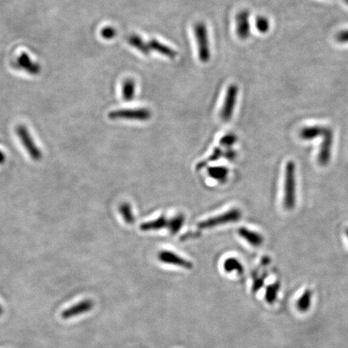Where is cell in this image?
Segmentation results:
<instances>
[{
  "mask_svg": "<svg viewBox=\"0 0 348 348\" xmlns=\"http://www.w3.org/2000/svg\"><path fill=\"white\" fill-rule=\"evenodd\" d=\"M295 164L292 161L285 167L284 206L286 210H293L296 201Z\"/></svg>",
  "mask_w": 348,
  "mask_h": 348,
  "instance_id": "6da1fadb",
  "label": "cell"
},
{
  "mask_svg": "<svg viewBox=\"0 0 348 348\" xmlns=\"http://www.w3.org/2000/svg\"><path fill=\"white\" fill-rule=\"evenodd\" d=\"M15 132L21 141L23 147L30 156V158L36 162H39L42 159V152L40 151V149L34 142L33 139L27 130V128L21 124L17 125L15 128Z\"/></svg>",
  "mask_w": 348,
  "mask_h": 348,
  "instance_id": "7a4b0ae2",
  "label": "cell"
},
{
  "mask_svg": "<svg viewBox=\"0 0 348 348\" xmlns=\"http://www.w3.org/2000/svg\"><path fill=\"white\" fill-rule=\"evenodd\" d=\"M194 32H195L200 61L202 62H207L210 58V52L207 28L205 23L201 22L196 23L194 26Z\"/></svg>",
  "mask_w": 348,
  "mask_h": 348,
  "instance_id": "3957f363",
  "label": "cell"
},
{
  "mask_svg": "<svg viewBox=\"0 0 348 348\" xmlns=\"http://www.w3.org/2000/svg\"><path fill=\"white\" fill-rule=\"evenodd\" d=\"M151 111L147 108L118 110L109 114L111 120H130L139 121H146L151 118Z\"/></svg>",
  "mask_w": 348,
  "mask_h": 348,
  "instance_id": "277c9868",
  "label": "cell"
},
{
  "mask_svg": "<svg viewBox=\"0 0 348 348\" xmlns=\"http://www.w3.org/2000/svg\"><path fill=\"white\" fill-rule=\"evenodd\" d=\"M240 218H241L240 210H237V209H233V210H229L227 213H224L221 215L209 218L207 220L200 222L198 224V227L201 229L212 228V227H217L218 225L237 222Z\"/></svg>",
  "mask_w": 348,
  "mask_h": 348,
  "instance_id": "5b68a950",
  "label": "cell"
},
{
  "mask_svg": "<svg viewBox=\"0 0 348 348\" xmlns=\"http://www.w3.org/2000/svg\"><path fill=\"white\" fill-rule=\"evenodd\" d=\"M238 87L235 85H231L227 89V95L225 98L224 104L221 111V119L222 121L227 122L232 117L235 109L236 99H237Z\"/></svg>",
  "mask_w": 348,
  "mask_h": 348,
  "instance_id": "8992f818",
  "label": "cell"
},
{
  "mask_svg": "<svg viewBox=\"0 0 348 348\" xmlns=\"http://www.w3.org/2000/svg\"><path fill=\"white\" fill-rule=\"evenodd\" d=\"M323 142L319 153V162L322 166L329 163L332 157V145H333V132L331 128H326L324 134L322 136Z\"/></svg>",
  "mask_w": 348,
  "mask_h": 348,
  "instance_id": "52a82bcc",
  "label": "cell"
},
{
  "mask_svg": "<svg viewBox=\"0 0 348 348\" xmlns=\"http://www.w3.org/2000/svg\"><path fill=\"white\" fill-rule=\"evenodd\" d=\"M93 307H94V302L90 299H85L62 311L61 316L63 319H72L74 317L89 312L92 310Z\"/></svg>",
  "mask_w": 348,
  "mask_h": 348,
  "instance_id": "ba28073f",
  "label": "cell"
},
{
  "mask_svg": "<svg viewBox=\"0 0 348 348\" xmlns=\"http://www.w3.org/2000/svg\"><path fill=\"white\" fill-rule=\"evenodd\" d=\"M236 34L241 40L250 36L249 11L242 10L236 15Z\"/></svg>",
  "mask_w": 348,
  "mask_h": 348,
  "instance_id": "9c48e42d",
  "label": "cell"
},
{
  "mask_svg": "<svg viewBox=\"0 0 348 348\" xmlns=\"http://www.w3.org/2000/svg\"><path fill=\"white\" fill-rule=\"evenodd\" d=\"M158 259L162 262L166 264H173L176 266L182 267L185 269H192L193 264H191L188 260H184L182 257L177 256L176 254L169 252V251H163L158 254Z\"/></svg>",
  "mask_w": 348,
  "mask_h": 348,
  "instance_id": "30bf717a",
  "label": "cell"
},
{
  "mask_svg": "<svg viewBox=\"0 0 348 348\" xmlns=\"http://www.w3.org/2000/svg\"><path fill=\"white\" fill-rule=\"evenodd\" d=\"M17 65L20 69H23L28 74L36 75L40 72V65L31 60L27 53H23L17 59Z\"/></svg>",
  "mask_w": 348,
  "mask_h": 348,
  "instance_id": "8fae6325",
  "label": "cell"
},
{
  "mask_svg": "<svg viewBox=\"0 0 348 348\" xmlns=\"http://www.w3.org/2000/svg\"><path fill=\"white\" fill-rule=\"evenodd\" d=\"M238 233L243 239H245L246 241L249 243L253 247H260V245H262L263 242H264V238L262 237V235L255 232V231H250L248 229L244 228V227L239 228L238 230Z\"/></svg>",
  "mask_w": 348,
  "mask_h": 348,
  "instance_id": "7c38bea8",
  "label": "cell"
},
{
  "mask_svg": "<svg viewBox=\"0 0 348 348\" xmlns=\"http://www.w3.org/2000/svg\"><path fill=\"white\" fill-rule=\"evenodd\" d=\"M325 127L310 126L305 127L299 132V137L304 141H311L313 139L322 137L325 132Z\"/></svg>",
  "mask_w": 348,
  "mask_h": 348,
  "instance_id": "4fadbf2b",
  "label": "cell"
},
{
  "mask_svg": "<svg viewBox=\"0 0 348 348\" xmlns=\"http://www.w3.org/2000/svg\"><path fill=\"white\" fill-rule=\"evenodd\" d=\"M149 46L150 49L157 51L158 53H161V54L166 56V57H170V58L171 59L175 58V57H176V55H177L176 51L174 50V49L170 48V47L166 46L165 44L160 43L158 40H150L149 43Z\"/></svg>",
  "mask_w": 348,
  "mask_h": 348,
  "instance_id": "5bb4252c",
  "label": "cell"
},
{
  "mask_svg": "<svg viewBox=\"0 0 348 348\" xmlns=\"http://www.w3.org/2000/svg\"><path fill=\"white\" fill-rule=\"evenodd\" d=\"M136 93V83L134 80L128 78L125 80L122 86V95L125 101H132Z\"/></svg>",
  "mask_w": 348,
  "mask_h": 348,
  "instance_id": "9a60e30c",
  "label": "cell"
},
{
  "mask_svg": "<svg viewBox=\"0 0 348 348\" xmlns=\"http://www.w3.org/2000/svg\"><path fill=\"white\" fill-rule=\"evenodd\" d=\"M311 302H312V292L311 290H306L297 302V308L300 312H306L309 311V309L311 308Z\"/></svg>",
  "mask_w": 348,
  "mask_h": 348,
  "instance_id": "2e32d148",
  "label": "cell"
},
{
  "mask_svg": "<svg viewBox=\"0 0 348 348\" xmlns=\"http://www.w3.org/2000/svg\"><path fill=\"white\" fill-rule=\"evenodd\" d=\"M128 41L132 46L137 48L143 54L149 55V53H150V50H151V49L149 48V44H146V43H145L140 36H137V35H132V36H129V37L128 38Z\"/></svg>",
  "mask_w": 348,
  "mask_h": 348,
  "instance_id": "e0dca14e",
  "label": "cell"
},
{
  "mask_svg": "<svg viewBox=\"0 0 348 348\" xmlns=\"http://www.w3.org/2000/svg\"><path fill=\"white\" fill-rule=\"evenodd\" d=\"M169 224L168 221L166 220L165 217H160L158 219L151 222H145L141 225V230L144 231H153V230H159L167 227Z\"/></svg>",
  "mask_w": 348,
  "mask_h": 348,
  "instance_id": "ac0fdd59",
  "label": "cell"
},
{
  "mask_svg": "<svg viewBox=\"0 0 348 348\" xmlns=\"http://www.w3.org/2000/svg\"><path fill=\"white\" fill-rule=\"evenodd\" d=\"M224 270L227 273H231V272H237L239 274L243 273V269L241 264L239 263V260L235 258H230L226 260L223 264Z\"/></svg>",
  "mask_w": 348,
  "mask_h": 348,
  "instance_id": "d6986e66",
  "label": "cell"
},
{
  "mask_svg": "<svg viewBox=\"0 0 348 348\" xmlns=\"http://www.w3.org/2000/svg\"><path fill=\"white\" fill-rule=\"evenodd\" d=\"M209 174L213 178L225 180L227 179L228 170L225 167H212L209 170Z\"/></svg>",
  "mask_w": 348,
  "mask_h": 348,
  "instance_id": "ffe728a7",
  "label": "cell"
},
{
  "mask_svg": "<svg viewBox=\"0 0 348 348\" xmlns=\"http://www.w3.org/2000/svg\"><path fill=\"white\" fill-rule=\"evenodd\" d=\"M280 285L278 283H275L273 285H269L267 288L266 293H265V299L269 304H273L275 300L277 299V294L279 292Z\"/></svg>",
  "mask_w": 348,
  "mask_h": 348,
  "instance_id": "44dd1931",
  "label": "cell"
},
{
  "mask_svg": "<svg viewBox=\"0 0 348 348\" xmlns=\"http://www.w3.org/2000/svg\"><path fill=\"white\" fill-rule=\"evenodd\" d=\"M255 24H256V29L258 30L260 33H267L270 28V23L266 17H256Z\"/></svg>",
  "mask_w": 348,
  "mask_h": 348,
  "instance_id": "7402d4cb",
  "label": "cell"
},
{
  "mask_svg": "<svg viewBox=\"0 0 348 348\" xmlns=\"http://www.w3.org/2000/svg\"><path fill=\"white\" fill-rule=\"evenodd\" d=\"M184 221H185L184 217L182 215H178L169 222L168 227H170V231L173 235L178 232L179 230L182 227Z\"/></svg>",
  "mask_w": 348,
  "mask_h": 348,
  "instance_id": "603a6c76",
  "label": "cell"
},
{
  "mask_svg": "<svg viewBox=\"0 0 348 348\" xmlns=\"http://www.w3.org/2000/svg\"><path fill=\"white\" fill-rule=\"evenodd\" d=\"M120 212L127 223H132L134 222V216L132 214L130 205L127 203L122 204L120 207Z\"/></svg>",
  "mask_w": 348,
  "mask_h": 348,
  "instance_id": "cb8c5ba5",
  "label": "cell"
},
{
  "mask_svg": "<svg viewBox=\"0 0 348 348\" xmlns=\"http://www.w3.org/2000/svg\"><path fill=\"white\" fill-rule=\"evenodd\" d=\"M237 141V137L234 134H227L221 139L220 144L226 147H231Z\"/></svg>",
  "mask_w": 348,
  "mask_h": 348,
  "instance_id": "d4e9b609",
  "label": "cell"
},
{
  "mask_svg": "<svg viewBox=\"0 0 348 348\" xmlns=\"http://www.w3.org/2000/svg\"><path fill=\"white\" fill-rule=\"evenodd\" d=\"M101 36L105 40H111L116 36V31L114 27H106L101 30Z\"/></svg>",
  "mask_w": 348,
  "mask_h": 348,
  "instance_id": "484cf974",
  "label": "cell"
},
{
  "mask_svg": "<svg viewBox=\"0 0 348 348\" xmlns=\"http://www.w3.org/2000/svg\"><path fill=\"white\" fill-rule=\"evenodd\" d=\"M336 39L337 42L341 43V44L348 43V29L340 31V32L336 35Z\"/></svg>",
  "mask_w": 348,
  "mask_h": 348,
  "instance_id": "4316f807",
  "label": "cell"
},
{
  "mask_svg": "<svg viewBox=\"0 0 348 348\" xmlns=\"http://www.w3.org/2000/svg\"><path fill=\"white\" fill-rule=\"evenodd\" d=\"M263 284H264V278H260V279H258L257 281H255L253 288H252L253 291H258L260 288L262 287Z\"/></svg>",
  "mask_w": 348,
  "mask_h": 348,
  "instance_id": "83f0119b",
  "label": "cell"
},
{
  "mask_svg": "<svg viewBox=\"0 0 348 348\" xmlns=\"http://www.w3.org/2000/svg\"><path fill=\"white\" fill-rule=\"evenodd\" d=\"M5 161H6V155L3 152L0 150V165L4 164Z\"/></svg>",
  "mask_w": 348,
  "mask_h": 348,
  "instance_id": "f1b7e54d",
  "label": "cell"
},
{
  "mask_svg": "<svg viewBox=\"0 0 348 348\" xmlns=\"http://www.w3.org/2000/svg\"><path fill=\"white\" fill-rule=\"evenodd\" d=\"M2 306H0V316H1V315H2Z\"/></svg>",
  "mask_w": 348,
  "mask_h": 348,
  "instance_id": "f546056e",
  "label": "cell"
},
{
  "mask_svg": "<svg viewBox=\"0 0 348 348\" xmlns=\"http://www.w3.org/2000/svg\"><path fill=\"white\" fill-rule=\"evenodd\" d=\"M345 232H346L347 237L348 238V228L346 229V231H345Z\"/></svg>",
  "mask_w": 348,
  "mask_h": 348,
  "instance_id": "4dcf8cb0",
  "label": "cell"
},
{
  "mask_svg": "<svg viewBox=\"0 0 348 348\" xmlns=\"http://www.w3.org/2000/svg\"><path fill=\"white\" fill-rule=\"evenodd\" d=\"M345 2H346L347 4H348V0H345Z\"/></svg>",
  "mask_w": 348,
  "mask_h": 348,
  "instance_id": "1f68e13d",
  "label": "cell"
}]
</instances>
